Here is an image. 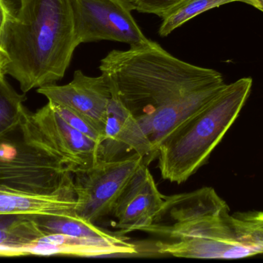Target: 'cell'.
I'll list each match as a JSON object with an SVG mask.
<instances>
[{"instance_id":"6da1fadb","label":"cell","mask_w":263,"mask_h":263,"mask_svg":"<svg viewBox=\"0 0 263 263\" xmlns=\"http://www.w3.org/2000/svg\"><path fill=\"white\" fill-rule=\"evenodd\" d=\"M99 68L148 137L152 162L164 141L226 86L220 73L182 61L151 40L114 49Z\"/></svg>"},{"instance_id":"7a4b0ae2","label":"cell","mask_w":263,"mask_h":263,"mask_svg":"<svg viewBox=\"0 0 263 263\" xmlns=\"http://www.w3.org/2000/svg\"><path fill=\"white\" fill-rule=\"evenodd\" d=\"M5 74L23 93L63 78L80 45L72 0H20L0 33Z\"/></svg>"},{"instance_id":"3957f363","label":"cell","mask_w":263,"mask_h":263,"mask_svg":"<svg viewBox=\"0 0 263 263\" xmlns=\"http://www.w3.org/2000/svg\"><path fill=\"white\" fill-rule=\"evenodd\" d=\"M142 232L160 239L154 243V252L163 256L229 259L262 253L211 187L164 196L153 223Z\"/></svg>"},{"instance_id":"277c9868","label":"cell","mask_w":263,"mask_h":263,"mask_svg":"<svg viewBox=\"0 0 263 263\" xmlns=\"http://www.w3.org/2000/svg\"><path fill=\"white\" fill-rule=\"evenodd\" d=\"M253 86L244 77L226 84L205 108L175 130L158 150L161 177L181 185L203 166L239 117Z\"/></svg>"},{"instance_id":"5b68a950","label":"cell","mask_w":263,"mask_h":263,"mask_svg":"<svg viewBox=\"0 0 263 263\" xmlns=\"http://www.w3.org/2000/svg\"><path fill=\"white\" fill-rule=\"evenodd\" d=\"M15 131L0 137V185L48 194L73 176V169L67 164L29 145L20 130L15 137Z\"/></svg>"},{"instance_id":"8992f818","label":"cell","mask_w":263,"mask_h":263,"mask_svg":"<svg viewBox=\"0 0 263 263\" xmlns=\"http://www.w3.org/2000/svg\"><path fill=\"white\" fill-rule=\"evenodd\" d=\"M20 130L29 145L60 159L73 170L92 166L100 159L101 144L70 126L49 101L35 113L24 108Z\"/></svg>"},{"instance_id":"52a82bcc","label":"cell","mask_w":263,"mask_h":263,"mask_svg":"<svg viewBox=\"0 0 263 263\" xmlns=\"http://www.w3.org/2000/svg\"><path fill=\"white\" fill-rule=\"evenodd\" d=\"M137 153L112 161L100 159L87 168L72 171L77 216L97 225L112 214L117 199L143 163Z\"/></svg>"},{"instance_id":"ba28073f","label":"cell","mask_w":263,"mask_h":263,"mask_svg":"<svg viewBox=\"0 0 263 263\" xmlns=\"http://www.w3.org/2000/svg\"><path fill=\"white\" fill-rule=\"evenodd\" d=\"M72 6L80 44L110 40L136 46L149 40L135 21L129 0H72Z\"/></svg>"},{"instance_id":"9c48e42d","label":"cell","mask_w":263,"mask_h":263,"mask_svg":"<svg viewBox=\"0 0 263 263\" xmlns=\"http://www.w3.org/2000/svg\"><path fill=\"white\" fill-rule=\"evenodd\" d=\"M36 91L48 101L65 107L84 117L103 134V137L108 105L112 96L107 79L103 74L89 77L79 69L74 72L73 79L68 84L46 85Z\"/></svg>"},{"instance_id":"30bf717a","label":"cell","mask_w":263,"mask_h":263,"mask_svg":"<svg viewBox=\"0 0 263 263\" xmlns=\"http://www.w3.org/2000/svg\"><path fill=\"white\" fill-rule=\"evenodd\" d=\"M163 203L164 196L143 162L117 199L111 215L117 219L120 233L126 235L149 226Z\"/></svg>"},{"instance_id":"8fae6325","label":"cell","mask_w":263,"mask_h":263,"mask_svg":"<svg viewBox=\"0 0 263 263\" xmlns=\"http://www.w3.org/2000/svg\"><path fill=\"white\" fill-rule=\"evenodd\" d=\"M112 94L101 143L100 159L112 161L134 151L143 157L144 164L151 161V145L140 125L120 99Z\"/></svg>"},{"instance_id":"7c38bea8","label":"cell","mask_w":263,"mask_h":263,"mask_svg":"<svg viewBox=\"0 0 263 263\" xmlns=\"http://www.w3.org/2000/svg\"><path fill=\"white\" fill-rule=\"evenodd\" d=\"M26 255L69 256L76 257L131 256L139 253L129 238L117 240L78 237L64 234H46L26 249Z\"/></svg>"},{"instance_id":"4fadbf2b","label":"cell","mask_w":263,"mask_h":263,"mask_svg":"<svg viewBox=\"0 0 263 263\" xmlns=\"http://www.w3.org/2000/svg\"><path fill=\"white\" fill-rule=\"evenodd\" d=\"M76 204L73 176L57 191L48 194L0 185V215L55 216L75 211Z\"/></svg>"},{"instance_id":"5bb4252c","label":"cell","mask_w":263,"mask_h":263,"mask_svg":"<svg viewBox=\"0 0 263 263\" xmlns=\"http://www.w3.org/2000/svg\"><path fill=\"white\" fill-rule=\"evenodd\" d=\"M45 235L32 216L0 215V256H26V249Z\"/></svg>"},{"instance_id":"9a60e30c","label":"cell","mask_w":263,"mask_h":263,"mask_svg":"<svg viewBox=\"0 0 263 263\" xmlns=\"http://www.w3.org/2000/svg\"><path fill=\"white\" fill-rule=\"evenodd\" d=\"M39 226L46 234H64L78 237L117 240L125 235L112 233L97 226L76 214L75 211L55 216H32Z\"/></svg>"},{"instance_id":"2e32d148","label":"cell","mask_w":263,"mask_h":263,"mask_svg":"<svg viewBox=\"0 0 263 263\" xmlns=\"http://www.w3.org/2000/svg\"><path fill=\"white\" fill-rule=\"evenodd\" d=\"M234 2L247 3L259 10L260 9V6L256 0H185L162 18L159 34L162 37H167L173 30L197 15L210 9Z\"/></svg>"},{"instance_id":"e0dca14e","label":"cell","mask_w":263,"mask_h":263,"mask_svg":"<svg viewBox=\"0 0 263 263\" xmlns=\"http://www.w3.org/2000/svg\"><path fill=\"white\" fill-rule=\"evenodd\" d=\"M0 73V137L20 128L26 94H18Z\"/></svg>"},{"instance_id":"ac0fdd59","label":"cell","mask_w":263,"mask_h":263,"mask_svg":"<svg viewBox=\"0 0 263 263\" xmlns=\"http://www.w3.org/2000/svg\"><path fill=\"white\" fill-rule=\"evenodd\" d=\"M49 102L53 107L54 110L58 113L59 115L63 117L65 121L67 122L70 126L83 133L87 137H90L92 140L96 141L99 143H102L103 134L99 131L92 124L89 123L86 119L65 107L57 104V103H52L51 101Z\"/></svg>"},{"instance_id":"d6986e66","label":"cell","mask_w":263,"mask_h":263,"mask_svg":"<svg viewBox=\"0 0 263 263\" xmlns=\"http://www.w3.org/2000/svg\"><path fill=\"white\" fill-rule=\"evenodd\" d=\"M184 1L185 0H129L133 11L154 14L162 19Z\"/></svg>"},{"instance_id":"ffe728a7","label":"cell","mask_w":263,"mask_h":263,"mask_svg":"<svg viewBox=\"0 0 263 263\" xmlns=\"http://www.w3.org/2000/svg\"><path fill=\"white\" fill-rule=\"evenodd\" d=\"M15 8L11 6L8 0H0V33L8 19L11 16Z\"/></svg>"},{"instance_id":"44dd1931","label":"cell","mask_w":263,"mask_h":263,"mask_svg":"<svg viewBox=\"0 0 263 263\" xmlns=\"http://www.w3.org/2000/svg\"><path fill=\"white\" fill-rule=\"evenodd\" d=\"M6 65V57L4 51L2 49L1 43H0V73L5 74V66ZM6 75V74H5Z\"/></svg>"},{"instance_id":"7402d4cb","label":"cell","mask_w":263,"mask_h":263,"mask_svg":"<svg viewBox=\"0 0 263 263\" xmlns=\"http://www.w3.org/2000/svg\"><path fill=\"white\" fill-rule=\"evenodd\" d=\"M259 3V6H260V9L259 10L263 12V0H256Z\"/></svg>"}]
</instances>
